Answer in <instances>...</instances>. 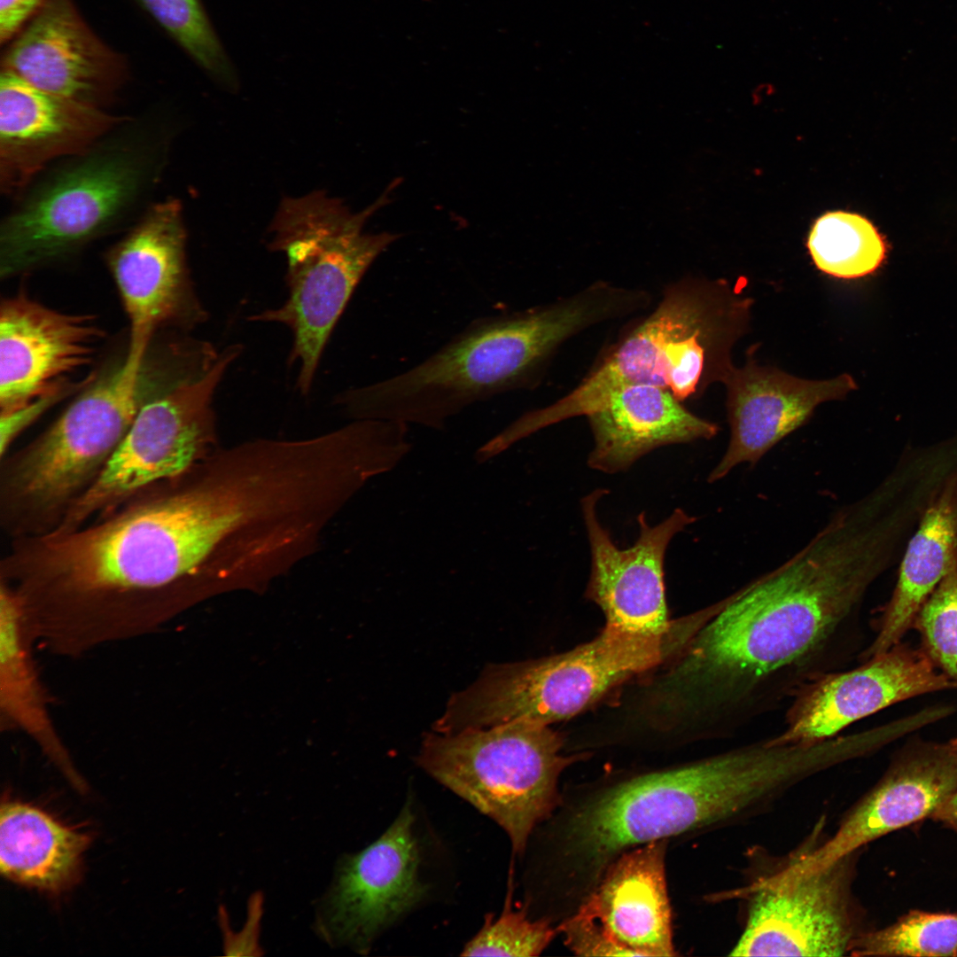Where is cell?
Instances as JSON below:
<instances>
[{"label": "cell", "mask_w": 957, "mask_h": 957, "mask_svg": "<svg viewBox=\"0 0 957 957\" xmlns=\"http://www.w3.org/2000/svg\"><path fill=\"white\" fill-rule=\"evenodd\" d=\"M230 556L225 511L195 465L73 531L11 540L0 580L36 644L75 658L155 633L224 588Z\"/></svg>", "instance_id": "cell-1"}, {"label": "cell", "mask_w": 957, "mask_h": 957, "mask_svg": "<svg viewBox=\"0 0 957 957\" xmlns=\"http://www.w3.org/2000/svg\"><path fill=\"white\" fill-rule=\"evenodd\" d=\"M891 551L884 525L852 502L790 558L727 595L677 669L695 735L731 737L858 657L860 605Z\"/></svg>", "instance_id": "cell-2"}, {"label": "cell", "mask_w": 957, "mask_h": 957, "mask_svg": "<svg viewBox=\"0 0 957 957\" xmlns=\"http://www.w3.org/2000/svg\"><path fill=\"white\" fill-rule=\"evenodd\" d=\"M758 792L755 763L738 747L563 794L532 836L531 888L550 914L566 918L623 852L730 819L751 807Z\"/></svg>", "instance_id": "cell-3"}, {"label": "cell", "mask_w": 957, "mask_h": 957, "mask_svg": "<svg viewBox=\"0 0 957 957\" xmlns=\"http://www.w3.org/2000/svg\"><path fill=\"white\" fill-rule=\"evenodd\" d=\"M633 309L626 286L598 281L544 305L478 320L412 369L345 390L334 404L354 420L441 429L475 402L533 387L566 341Z\"/></svg>", "instance_id": "cell-4"}, {"label": "cell", "mask_w": 957, "mask_h": 957, "mask_svg": "<svg viewBox=\"0 0 957 957\" xmlns=\"http://www.w3.org/2000/svg\"><path fill=\"white\" fill-rule=\"evenodd\" d=\"M177 131L174 113L155 105L43 170L0 222V278L71 261L131 227L154 202Z\"/></svg>", "instance_id": "cell-5"}, {"label": "cell", "mask_w": 957, "mask_h": 957, "mask_svg": "<svg viewBox=\"0 0 957 957\" xmlns=\"http://www.w3.org/2000/svg\"><path fill=\"white\" fill-rule=\"evenodd\" d=\"M189 376L165 342L124 350L103 365L64 412L34 440L0 457V527L10 539L54 531L87 492L139 411Z\"/></svg>", "instance_id": "cell-6"}, {"label": "cell", "mask_w": 957, "mask_h": 957, "mask_svg": "<svg viewBox=\"0 0 957 957\" xmlns=\"http://www.w3.org/2000/svg\"><path fill=\"white\" fill-rule=\"evenodd\" d=\"M751 300L728 284L683 278L669 284L651 311L609 346L581 381L553 403L525 413L536 432L587 416L613 393L631 385L670 391L681 402L721 382L730 349L747 324Z\"/></svg>", "instance_id": "cell-7"}, {"label": "cell", "mask_w": 957, "mask_h": 957, "mask_svg": "<svg viewBox=\"0 0 957 957\" xmlns=\"http://www.w3.org/2000/svg\"><path fill=\"white\" fill-rule=\"evenodd\" d=\"M666 638L605 626L595 638L567 652L490 665L472 685L450 697L433 729L453 734L514 720L549 726L567 720L614 686L657 665Z\"/></svg>", "instance_id": "cell-8"}, {"label": "cell", "mask_w": 957, "mask_h": 957, "mask_svg": "<svg viewBox=\"0 0 957 957\" xmlns=\"http://www.w3.org/2000/svg\"><path fill=\"white\" fill-rule=\"evenodd\" d=\"M436 733L425 735L418 765L496 822L523 857L535 829L560 805V775L577 758L561 753V739L548 725L528 720Z\"/></svg>", "instance_id": "cell-9"}, {"label": "cell", "mask_w": 957, "mask_h": 957, "mask_svg": "<svg viewBox=\"0 0 957 957\" xmlns=\"http://www.w3.org/2000/svg\"><path fill=\"white\" fill-rule=\"evenodd\" d=\"M241 351L240 345L227 346L208 371L148 402L97 478L52 532H70L102 517L143 489L186 472L214 452V394Z\"/></svg>", "instance_id": "cell-10"}, {"label": "cell", "mask_w": 957, "mask_h": 957, "mask_svg": "<svg viewBox=\"0 0 957 957\" xmlns=\"http://www.w3.org/2000/svg\"><path fill=\"white\" fill-rule=\"evenodd\" d=\"M187 231L177 198L154 201L105 255L128 321V349L145 352L159 335L204 322L187 263Z\"/></svg>", "instance_id": "cell-11"}, {"label": "cell", "mask_w": 957, "mask_h": 957, "mask_svg": "<svg viewBox=\"0 0 957 957\" xmlns=\"http://www.w3.org/2000/svg\"><path fill=\"white\" fill-rule=\"evenodd\" d=\"M853 853L813 873L782 871L748 887L744 930L732 956H842L859 930Z\"/></svg>", "instance_id": "cell-12"}, {"label": "cell", "mask_w": 957, "mask_h": 957, "mask_svg": "<svg viewBox=\"0 0 957 957\" xmlns=\"http://www.w3.org/2000/svg\"><path fill=\"white\" fill-rule=\"evenodd\" d=\"M106 331L92 315L53 309L23 292L0 303V413L81 392L94 377Z\"/></svg>", "instance_id": "cell-13"}, {"label": "cell", "mask_w": 957, "mask_h": 957, "mask_svg": "<svg viewBox=\"0 0 957 957\" xmlns=\"http://www.w3.org/2000/svg\"><path fill=\"white\" fill-rule=\"evenodd\" d=\"M415 815L408 800L390 827L363 850L340 860L323 900L319 929L332 943L360 953L427 894L419 878Z\"/></svg>", "instance_id": "cell-14"}, {"label": "cell", "mask_w": 957, "mask_h": 957, "mask_svg": "<svg viewBox=\"0 0 957 957\" xmlns=\"http://www.w3.org/2000/svg\"><path fill=\"white\" fill-rule=\"evenodd\" d=\"M957 689L922 648L898 643L856 668L825 674L789 702L778 744H813L842 734L855 722L904 700Z\"/></svg>", "instance_id": "cell-15"}, {"label": "cell", "mask_w": 957, "mask_h": 957, "mask_svg": "<svg viewBox=\"0 0 957 957\" xmlns=\"http://www.w3.org/2000/svg\"><path fill=\"white\" fill-rule=\"evenodd\" d=\"M394 241L393 233L381 232L350 243H323L284 253L287 300L248 319L290 329L293 342L289 362L299 364L297 387L302 394L310 391L323 350L359 282Z\"/></svg>", "instance_id": "cell-16"}, {"label": "cell", "mask_w": 957, "mask_h": 957, "mask_svg": "<svg viewBox=\"0 0 957 957\" xmlns=\"http://www.w3.org/2000/svg\"><path fill=\"white\" fill-rule=\"evenodd\" d=\"M596 489L581 500V511L591 552L587 596L603 611L606 626L626 632L666 636L669 633L664 583V560L672 539L696 521L682 509L656 525L645 513L637 517L639 536L629 548L613 542L597 516Z\"/></svg>", "instance_id": "cell-17"}, {"label": "cell", "mask_w": 957, "mask_h": 957, "mask_svg": "<svg viewBox=\"0 0 957 957\" xmlns=\"http://www.w3.org/2000/svg\"><path fill=\"white\" fill-rule=\"evenodd\" d=\"M955 791L957 737L913 741L829 840L782 870L803 875L825 868L876 838L931 818Z\"/></svg>", "instance_id": "cell-18"}, {"label": "cell", "mask_w": 957, "mask_h": 957, "mask_svg": "<svg viewBox=\"0 0 957 957\" xmlns=\"http://www.w3.org/2000/svg\"><path fill=\"white\" fill-rule=\"evenodd\" d=\"M1 69L46 92L103 109L128 78L123 58L92 31L72 0H46L8 47Z\"/></svg>", "instance_id": "cell-19"}, {"label": "cell", "mask_w": 957, "mask_h": 957, "mask_svg": "<svg viewBox=\"0 0 957 957\" xmlns=\"http://www.w3.org/2000/svg\"><path fill=\"white\" fill-rule=\"evenodd\" d=\"M124 116L0 74V190L15 197L51 164L78 153Z\"/></svg>", "instance_id": "cell-20"}, {"label": "cell", "mask_w": 957, "mask_h": 957, "mask_svg": "<svg viewBox=\"0 0 957 957\" xmlns=\"http://www.w3.org/2000/svg\"><path fill=\"white\" fill-rule=\"evenodd\" d=\"M721 382L727 388L730 437L708 477L712 483L734 468L757 463L773 447L802 426L822 402L843 399L855 388L847 374L825 380L797 377L750 359L733 365Z\"/></svg>", "instance_id": "cell-21"}, {"label": "cell", "mask_w": 957, "mask_h": 957, "mask_svg": "<svg viewBox=\"0 0 957 957\" xmlns=\"http://www.w3.org/2000/svg\"><path fill=\"white\" fill-rule=\"evenodd\" d=\"M669 842L623 852L574 913L592 922L621 956L678 954L666 879Z\"/></svg>", "instance_id": "cell-22"}, {"label": "cell", "mask_w": 957, "mask_h": 957, "mask_svg": "<svg viewBox=\"0 0 957 957\" xmlns=\"http://www.w3.org/2000/svg\"><path fill=\"white\" fill-rule=\"evenodd\" d=\"M587 417L594 438L587 463L605 473L626 471L655 448L710 440L719 432L670 391L650 385L619 389Z\"/></svg>", "instance_id": "cell-23"}, {"label": "cell", "mask_w": 957, "mask_h": 957, "mask_svg": "<svg viewBox=\"0 0 957 957\" xmlns=\"http://www.w3.org/2000/svg\"><path fill=\"white\" fill-rule=\"evenodd\" d=\"M35 641L21 602L0 580V727L30 738L80 791L74 767L51 712V699L34 657Z\"/></svg>", "instance_id": "cell-24"}, {"label": "cell", "mask_w": 957, "mask_h": 957, "mask_svg": "<svg viewBox=\"0 0 957 957\" xmlns=\"http://www.w3.org/2000/svg\"><path fill=\"white\" fill-rule=\"evenodd\" d=\"M957 564V474L929 501L904 555L893 594L875 638L859 654L864 662L890 650L913 627L922 606Z\"/></svg>", "instance_id": "cell-25"}, {"label": "cell", "mask_w": 957, "mask_h": 957, "mask_svg": "<svg viewBox=\"0 0 957 957\" xmlns=\"http://www.w3.org/2000/svg\"><path fill=\"white\" fill-rule=\"evenodd\" d=\"M89 841L28 805L1 806L0 869L15 883L51 892L70 887Z\"/></svg>", "instance_id": "cell-26"}, {"label": "cell", "mask_w": 957, "mask_h": 957, "mask_svg": "<svg viewBox=\"0 0 957 957\" xmlns=\"http://www.w3.org/2000/svg\"><path fill=\"white\" fill-rule=\"evenodd\" d=\"M811 257L822 272L857 278L875 271L885 257L883 238L860 214L830 212L814 223L807 242Z\"/></svg>", "instance_id": "cell-27"}, {"label": "cell", "mask_w": 957, "mask_h": 957, "mask_svg": "<svg viewBox=\"0 0 957 957\" xmlns=\"http://www.w3.org/2000/svg\"><path fill=\"white\" fill-rule=\"evenodd\" d=\"M136 1L213 80L226 89H237L236 71L199 0Z\"/></svg>", "instance_id": "cell-28"}, {"label": "cell", "mask_w": 957, "mask_h": 957, "mask_svg": "<svg viewBox=\"0 0 957 957\" xmlns=\"http://www.w3.org/2000/svg\"><path fill=\"white\" fill-rule=\"evenodd\" d=\"M852 956H957V913L911 910L892 924L862 931Z\"/></svg>", "instance_id": "cell-29"}, {"label": "cell", "mask_w": 957, "mask_h": 957, "mask_svg": "<svg viewBox=\"0 0 957 957\" xmlns=\"http://www.w3.org/2000/svg\"><path fill=\"white\" fill-rule=\"evenodd\" d=\"M512 880L502 911L488 914L479 931L469 940L462 956H539L558 935L557 927L529 915L525 906H511Z\"/></svg>", "instance_id": "cell-30"}, {"label": "cell", "mask_w": 957, "mask_h": 957, "mask_svg": "<svg viewBox=\"0 0 957 957\" xmlns=\"http://www.w3.org/2000/svg\"><path fill=\"white\" fill-rule=\"evenodd\" d=\"M912 628L934 666L957 686V564L923 603Z\"/></svg>", "instance_id": "cell-31"}, {"label": "cell", "mask_w": 957, "mask_h": 957, "mask_svg": "<svg viewBox=\"0 0 957 957\" xmlns=\"http://www.w3.org/2000/svg\"><path fill=\"white\" fill-rule=\"evenodd\" d=\"M72 396L62 393L35 400L17 409L0 413V457L7 454L14 440L34 422L57 403Z\"/></svg>", "instance_id": "cell-32"}, {"label": "cell", "mask_w": 957, "mask_h": 957, "mask_svg": "<svg viewBox=\"0 0 957 957\" xmlns=\"http://www.w3.org/2000/svg\"><path fill=\"white\" fill-rule=\"evenodd\" d=\"M46 0H0V42L16 36Z\"/></svg>", "instance_id": "cell-33"}, {"label": "cell", "mask_w": 957, "mask_h": 957, "mask_svg": "<svg viewBox=\"0 0 957 957\" xmlns=\"http://www.w3.org/2000/svg\"><path fill=\"white\" fill-rule=\"evenodd\" d=\"M931 819L942 823L957 836V791L934 813Z\"/></svg>", "instance_id": "cell-34"}]
</instances>
